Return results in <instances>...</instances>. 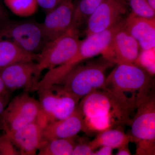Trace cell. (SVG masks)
<instances>
[{
	"mask_svg": "<svg viewBox=\"0 0 155 155\" xmlns=\"http://www.w3.org/2000/svg\"><path fill=\"white\" fill-rule=\"evenodd\" d=\"M78 107L83 117L82 131L87 134L129 125L135 111L125 99L107 88L83 97Z\"/></svg>",
	"mask_w": 155,
	"mask_h": 155,
	"instance_id": "cell-1",
	"label": "cell"
},
{
	"mask_svg": "<svg viewBox=\"0 0 155 155\" xmlns=\"http://www.w3.org/2000/svg\"><path fill=\"white\" fill-rule=\"evenodd\" d=\"M106 88L129 103L136 110L153 91L152 76L137 64L121 63L106 78Z\"/></svg>",
	"mask_w": 155,
	"mask_h": 155,
	"instance_id": "cell-2",
	"label": "cell"
},
{
	"mask_svg": "<svg viewBox=\"0 0 155 155\" xmlns=\"http://www.w3.org/2000/svg\"><path fill=\"white\" fill-rule=\"evenodd\" d=\"M123 25V22L120 21L108 29L87 35L86 38L81 41L77 51L71 59L48 71L42 79L39 81L36 91L54 84H60L68 73L81 62L101 54H103L115 34Z\"/></svg>",
	"mask_w": 155,
	"mask_h": 155,
	"instance_id": "cell-3",
	"label": "cell"
},
{
	"mask_svg": "<svg viewBox=\"0 0 155 155\" xmlns=\"http://www.w3.org/2000/svg\"><path fill=\"white\" fill-rule=\"evenodd\" d=\"M114 64L104 58L102 60L79 64L68 73L60 85L81 99L93 91L106 88V72Z\"/></svg>",
	"mask_w": 155,
	"mask_h": 155,
	"instance_id": "cell-4",
	"label": "cell"
},
{
	"mask_svg": "<svg viewBox=\"0 0 155 155\" xmlns=\"http://www.w3.org/2000/svg\"><path fill=\"white\" fill-rule=\"evenodd\" d=\"M129 126L136 155H155V96L153 91L135 110Z\"/></svg>",
	"mask_w": 155,
	"mask_h": 155,
	"instance_id": "cell-5",
	"label": "cell"
},
{
	"mask_svg": "<svg viewBox=\"0 0 155 155\" xmlns=\"http://www.w3.org/2000/svg\"><path fill=\"white\" fill-rule=\"evenodd\" d=\"M37 91L42 113L48 123L69 117L75 111L80 100L60 84L51 85Z\"/></svg>",
	"mask_w": 155,
	"mask_h": 155,
	"instance_id": "cell-6",
	"label": "cell"
},
{
	"mask_svg": "<svg viewBox=\"0 0 155 155\" xmlns=\"http://www.w3.org/2000/svg\"><path fill=\"white\" fill-rule=\"evenodd\" d=\"M81 41L78 30L70 28L57 38L48 41L38 54L37 61L41 72L66 63L77 51Z\"/></svg>",
	"mask_w": 155,
	"mask_h": 155,
	"instance_id": "cell-7",
	"label": "cell"
},
{
	"mask_svg": "<svg viewBox=\"0 0 155 155\" xmlns=\"http://www.w3.org/2000/svg\"><path fill=\"white\" fill-rule=\"evenodd\" d=\"M41 113L38 100L25 92L9 102L0 116V126L5 133L14 132L34 122Z\"/></svg>",
	"mask_w": 155,
	"mask_h": 155,
	"instance_id": "cell-8",
	"label": "cell"
},
{
	"mask_svg": "<svg viewBox=\"0 0 155 155\" xmlns=\"http://www.w3.org/2000/svg\"><path fill=\"white\" fill-rule=\"evenodd\" d=\"M0 39L14 42L25 51L38 54L47 40L41 24L32 21L9 22L0 26Z\"/></svg>",
	"mask_w": 155,
	"mask_h": 155,
	"instance_id": "cell-9",
	"label": "cell"
},
{
	"mask_svg": "<svg viewBox=\"0 0 155 155\" xmlns=\"http://www.w3.org/2000/svg\"><path fill=\"white\" fill-rule=\"evenodd\" d=\"M41 72L33 61L18 62L0 69V75L9 92L20 89L28 93L36 91Z\"/></svg>",
	"mask_w": 155,
	"mask_h": 155,
	"instance_id": "cell-10",
	"label": "cell"
},
{
	"mask_svg": "<svg viewBox=\"0 0 155 155\" xmlns=\"http://www.w3.org/2000/svg\"><path fill=\"white\" fill-rule=\"evenodd\" d=\"M129 7L125 0H103L87 23L86 35L108 29L127 17Z\"/></svg>",
	"mask_w": 155,
	"mask_h": 155,
	"instance_id": "cell-11",
	"label": "cell"
},
{
	"mask_svg": "<svg viewBox=\"0 0 155 155\" xmlns=\"http://www.w3.org/2000/svg\"><path fill=\"white\" fill-rule=\"evenodd\" d=\"M47 123L46 118L41 113L34 122L14 132L6 134L11 137L20 155H35L45 142L43 131Z\"/></svg>",
	"mask_w": 155,
	"mask_h": 155,
	"instance_id": "cell-12",
	"label": "cell"
},
{
	"mask_svg": "<svg viewBox=\"0 0 155 155\" xmlns=\"http://www.w3.org/2000/svg\"><path fill=\"white\" fill-rule=\"evenodd\" d=\"M140 49L138 42L123 25L115 34L102 55L114 64H135L140 54Z\"/></svg>",
	"mask_w": 155,
	"mask_h": 155,
	"instance_id": "cell-13",
	"label": "cell"
},
{
	"mask_svg": "<svg viewBox=\"0 0 155 155\" xmlns=\"http://www.w3.org/2000/svg\"><path fill=\"white\" fill-rule=\"evenodd\" d=\"M74 8L72 0H61L58 5L46 13L41 25L48 41L61 36L70 28Z\"/></svg>",
	"mask_w": 155,
	"mask_h": 155,
	"instance_id": "cell-14",
	"label": "cell"
},
{
	"mask_svg": "<svg viewBox=\"0 0 155 155\" xmlns=\"http://www.w3.org/2000/svg\"><path fill=\"white\" fill-rule=\"evenodd\" d=\"M124 28L138 42L142 51L155 47V18L139 17L130 12L124 19Z\"/></svg>",
	"mask_w": 155,
	"mask_h": 155,
	"instance_id": "cell-15",
	"label": "cell"
},
{
	"mask_svg": "<svg viewBox=\"0 0 155 155\" xmlns=\"http://www.w3.org/2000/svg\"><path fill=\"white\" fill-rule=\"evenodd\" d=\"M82 128L83 117L77 106L69 117L47 124L43 131L44 140L46 141L55 139L74 137L82 130Z\"/></svg>",
	"mask_w": 155,
	"mask_h": 155,
	"instance_id": "cell-16",
	"label": "cell"
},
{
	"mask_svg": "<svg viewBox=\"0 0 155 155\" xmlns=\"http://www.w3.org/2000/svg\"><path fill=\"white\" fill-rule=\"evenodd\" d=\"M38 54L25 51L14 42L0 39V69L18 62L38 61Z\"/></svg>",
	"mask_w": 155,
	"mask_h": 155,
	"instance_id": "cell-17",
	"label": "cell"
},
{
	"mask_svg": "<svg viewBox=\"0 0 155 155\" xmlns=\"http://www.w3.org/2000/svg\"><path fill=\"white\" fill-rule=\"evenodd\" d=\"M119 127L110 128L99 132L95 138L89 142L90 147L93 150L100 147L105 146L113 149L121 147L131 142L129 134H126Z\"/></svg>",
	"mask_w": 155,
	"mask_h": 155,
	"instance_id": "cell-18",
	"label": "cell"
},
{
	"mask_svg": "<svg viewBox=\"0 0 155 155\" xmlns=\"http://www.w3.org/2000/svg\"><path fill=\"white\" fill-rule=\"evenodd\" d=\"M103 0H80L74 5L72 23L70 28L77 29L87 25L91 17Z\"/></svg>",
	"mask_w": 155,
	"mask_h": 155,
	"instance_id": "cell-19",
	"label": "cell"
},
{
	"mask_svg": "<svg viewBox=\"0 0 155 155\" xmlns=\"http://www.w3.org/2000/svg\"><path fill=\"white\" fill-rule=\"evenodd\" d=\"M76 137L55 139L45 142L38 150L39 155H72Z\"/></svg>",
	"mask_w": 155,
	"mask_h": 155,
	"instance_id": "cell-20",
	"label": "cell"
},
{
	"mask_svg": "<svg viewBox=\"0 0 155 155\" xmlns=\"http://www.w3.org/2000/svg\"><path fill=\"white\" fill-rule=\"evenodd\" d=\"M5 5L15 15L30 17L36 13L38 5L36 0H4Z\"/></svg>",
	"mask_w": 155,
	"mask_h": 155,
	"instance_id": "cell-21",
	"label": "cell"
},
{
	"mask_svg": "<svg viewBox=\"0 0 155 155\" xmlns=\"http://www.w3.org/2000/svg\"><path fill=\"white\" fill-rule=\"evenodd\" d=\"M131 12L139 17L153 19L155 11L148 5L146 0H125Z\"/></svg>",
	"mask_w": 155,
	"mask_h": 155,
	"instance_id": "cell-22",
	"label": "cell"
},
{
	"mask_svg": "<svg viewBox=\"0 0 155 155\" xmlns=\"http://www.w3.org/2000/svg\"><path fill=\"white\" fill-rule=\"evenodd\" d=\"M0 155H20L11 137L5 133L0 136Z\"/></svg>",
	"mask_w": 155,
	"mask_h": 155,
	"instance_id": "cell-23",
	"label": "cell"
},
{
	"mask_svg": "<svg viewBox=\"0 0 155 155\" xmlns=\"http://www.w3.org/2000/svg\"><path fill=\"white\" fill-rule=\"evenodd\" d=\"M72 155H95L93 150L88 143L80 141L76 142Z\"/></svg>",
	"mask_w": 155,
	"mask_h": 155,
	"instance_id": "cell-24",
	"label": "cell"
},
{
	"mask_svg": "<svg viewBox=\"0 0 155 155\" xmlns=\"http://www.w3.org/2000/svg\"><path fill=\"white\" fill-rule=\"evenodd\" d=\"M61 1V0H36L38 5L41 7L46 13L58 5Z\"/></svg>",
	"mask_w": 155,
	"mask_h": 155,
	"instance_id": "cell-25",
	"label": "cell"
},
{
	"mask_svg": "<svg viewBox=\"0 0 155 155\" xmlns=\"http://www.w3.org/2000/svg\"><path fill=\"white\" fill-rule=\"evenodd\" d=\"M10 92L0 94V116L10 102Z\"/></svg>",
	"mask_w": 155,
	"mask_h": 155,
	"instance_id": "cell-26",
	"label": "cell"
},
{
	"mask_svg": "<svg viewBox=\"0 0 155 155\" xmlns=\"http://www.w3.org/2000/svg\"><path fill=\"white\" fill-rule=\"evenodd\" d=\"M98 150L94 151L95 155H111L113 154V151L114 149L111 147L102 146Z\"/></svg>",
	"mask_w": 155,
	"mask_h": 155,
	"instance_id": "cell-27",
	"label": "cell"
},
{
	"mask_svg": "<svg viewBox=\"0 0 155 155\" xmlns=\"http://www.w3.org/2000/svg\"><path fill=\"white\" fill-rule=\"evenodd\" d=\"M8 20V14L4 10L0 1V26Z\"/></svg>",
	"mask_w": 155,
	"mask_h": 155,
	"instance_id": "cell-28",
	"label": "cell"
},
{
	"mask_svg": "<svg viewBox=\"0 0 155 155\" xmlns=\"http://www.w3.org/2000/svg\"><path fill=\"white\" fill-rule=\"evenodd\" d=\"M117 155H131L130 150L128 147V144L123 146L118 149Z\"/></svg>",
	"mask_w": 155,
	"mask_h": 155,
	"instance_id": "cell-29",
	"label": "cell"
},
{
	"mask_svg": "<svg viewBox=\"0 0 155 155\" xmlns=\"http://www.w3.org/2000/svg\"><path fill=\"white\" fill-rule=\"evenodd\" d=\"M8 92H9L6 89L1 75H0V94L6 93Z\"/></svg>",
	"mask_w": 155,
	"mask_h": 155,
	"instance_id": "cell-30",
	"label": "cell"
},
{
	"mask_svg": "<svg viewBox=\"0 0 155 155\" xmlns=\"http://www.w3.org/2000/svg\"><path fill=\"white\" fill-rule=\"evenodd\" d=\"M150 7L155 11V0H146Z\"/></svg>",
	"mask_w": 155,
	"mask_h": 155,
	"instance_id": "cell-31",
	"label": "cell"
}]
</instances>
